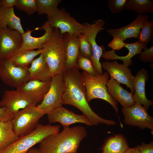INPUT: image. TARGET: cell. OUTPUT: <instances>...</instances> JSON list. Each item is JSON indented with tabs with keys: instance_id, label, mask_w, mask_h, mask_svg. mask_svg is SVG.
I'll list each match as a JSON object with an SVG mask.
<instances>
[{
	"instance_id": "1",
	"label": "cell",
	"mask_w": 153,
	"mask_h": 153,
	"mask_svg": "<svg viewBox=\"0 0 153 153\" xmlns=\"http://www.w3.org/2000/svg\"><path fill=\"white\" fill-rule=\"evenodd\" d=\"M65 88L63 97V105L74 106L81 111L92 125L99 124L109 125L110 120L100 116L92 109L86 98V90L77 68L65 70L62 73Z\"/></svg>"
},
{
	"instance_id": "2",
	"label": "cell",
	"mask_w": 153,
	"mask_h": 153,
	"mask_svg": "<svg viewBox=\"0 0 153 153\" xmlns=\"http://www.w3.org/2000/svg\"><path fill=\"white\" fill-rule=\"evenodd\" d=\"M87 135L81 126L63 128L61 132L50 134L40 143L41 153H76L81 142Z\"/></svg>"
},
{
	"instance_id": "3",
	"label": "cell",
	"mask_w": 153,
	"mask_h": 153,
	"mask_svg": "<svg viewBox=\"0 0 153 153\" xmlns=\"http://www.w3.org/2000/svg\"><path fill=\"white\" fill-rule=\"evenodd\" d=\"M42 47V53L51 77L63 73L65 70L66 58L62 35L59 29L53 28L52 37Z\"/></svg>"
},
{
	"instance_id": "4",
	"label": "cell",
	"mask_w": 153,
	"mask_h": 153,
	"mask_svg": "<svg viewBox=\"0 0 153 153\" xmlns=\"http://www.w3.org/2000/svg\"><path fill=\"white\" fill-rule=\"evenodd\" d=\"M60 126L38 124L30 133L19 138L0 153H23L48 136L59 132Z\"/></svg>"
},
{
	"instance_id": "5",
	"label": "cell",
	"mask_w": 153,
	"mask_h": 153,
	"mask_svg": "<svg viewBox=\"0 0 153 153\" xmlns=\"http://www.w3.org/2000/svg\"><path fill=\"white\" fill-rule=\"evenodd\" d=\"M82 79L86 92V98L89 103L92 99H100L110 103L118 114V109L117 102L109 93L107 84L110 75L106 71L101 75L93 76L83 71Z\"/></svg>"
},
{
	"instance_id": "6",
	"label": "cell",
	"mask_w": 153,
	"mask_h": 153,
	"mask_svg": "<svg viewBox=\"0 0 153 153\" xmlns=\"http://www.w3.org/2000/svg\"><path fill=\"white\" fill-rule=\"evenodd\" d=\"M45 115L35 105L28 106L14 114L11 120L14 131L19 137L30 133L37 127Z\"/></svg>"
},
{
	"instance_id": "7",
	"label": "cell",
	"mask_w": 153,
	"mask_h": 153,
	"mask_svg": "<svg viewBox=\"0 0 153 153\" xmlns=\"http://www.w3.org/2000/svg\"><path fill=\"white\" fill-rule=\"evenodd\" d=\"M65 88L62 73L52 77L48 92L37 107L44 114H47L62 106Z\"/></svg>"
},
{
	"instance_id": "8",
	"label": "cell",
	"mask_w": 153,
	"mask_h": 153,
	"mask_svg": "<svg viewBox=\"0 0 153 153\" xmlns=\"http://www.w3.org/2000/svg\"><path fill=\"white\" fill-rule=\"evenodd\" d=\"M27 68L16 66L8 59L0 60V78L5 84L19 89L30 80Z\"/></svg>"
},
{
	"instance_id": "9",
	"label": "cell",
	"mask_w": 153,
	"mask_h": 153,
	"mask_svg": "<svg viewBox=\"0 0 153 153\" xmlns=\"http://www.w3.org/2000/svg\"><path fill=\"white\" fill-rule=\"evenodd\" d=\"M105 24L103 19H99L94 23L90 24L88 22L83 24V33L85 34L91 44L92 50V56L91 60L97 75H102L103 73L102 64L100 61L103 52L105 51V46L98 45L96 41V38L98 33L101 30H105L103 26Z\"/></svg>"
},
{
	"instance_id": "10",
	"label": "cell",
	"mask_w": 153,
	"mask_h": 153,
	"mask_svg": "<svg viewBox=\"0 0 153 153\" xmlns=\"http://www.w3.org/2000/svg\"><path fill=\"white\" fill-rule=\"evenodd\" d=\"M47 18L45 22L52 28L59 29L62 35L66 33L79 35L83 32V24L77 22L63 8L59 9L55 14Z\"/></svg>"
},
{
	"instance_id": "11",
	"label": "cell",
	"mask_w": 153,
	"mask_h": 153,
	"mask_svg": "<svg viewBox=\"0 0 153 153\" xmlns=\"http://www.w3.org/2000/svg\"><path fill=\"white\" fill-rule=\"evenodd\" d=\"M126 125L138 127L140 129L147 128L153 133V118L148 113L146 108L142 105L135 103L129 108L123 107L121 110Z\"/></svg>"
},
{
	"instance_id": "12",
	"label": "cell",
	"mask_w": 153,
	"mask_h": 153,
	"mask_svg": "<svg viewBox=\"0 0 153 153\" xmlns=\"http://www.w3.org/2000/svg\"><path fill=\"white\" fill-rule=\"evenodd\" d=\"M22 34L6 27L0 31V60L8 59L22 47Z\"/></svg>"
},
{
	"instance_id": "13",
	"label": "cell",
	"mask_w": 153,
	"mask_h": 153,
	"mask_svg": "<svg viewBox=\"0 0 153 153\" xmlns=\"http://www.w3.org/2000/svg\"><path fill=\"white\" fill-rule=\"evenodd\" d=\"M53 28L45 22L41 27L33 30L28 29L22 34V48L26 50L41 49L42 46L52 37Z\"/></svg>"
},
{
	"instance_id": "14",
	"label": "cell",
	"mask_w": 153,
	"mask_h": 153,
	"mask_svg": "<svg viewBox=\"0 0 153 153\" xmlns=\"http://www.w3.org/2000/svg\"><path fill=\"white\" fill-rule=\"evenodd\" d=\"M36 105L18 89L5 91L0 101V107L5 108L10 113L13 115L27 107Z\"/></svg>"
},
{
	"instance_id": "15",
	"label": "cell",
	"mask_w": 153,
	"mask_h": 153,
	"mask_svg": "<svg viewBox=\"0 0 153 153\" xmlns=\"http://www.w3.org/2000/svg\"><path fill=\"white\" fill-rule=\"evenodd\" d=\"M102 67L109 74L110 78L119 83L125 84L130 89L131 93L134 92V76L128 67L124 64H119L116 60L112 62L105 61L102 64Z\"/></svg>"
},
{
	"instance_id": "16",
	"label": "cell",
	"mask_w": 153,
	"mask_h": 153,
	"mask_svg": "<svg viewBox=\"0 0 153 153\" xmlns=\"http://www.w3.org/2000/svg\"><path fill=\"white\" fill-rule=\"evenodd\" d=\"M47 117L50 123L59 122L63 128L69 127L70 125L76 123H82L90 126H93L83 114H76L62 106L47 114Z\"/></svg>"
},
{
	"instance_id": "17",
	"label": "cell",
	"mask_w": 153,
	"mask_h": 153,
	"mask_svg": "<svg viewBox=\"0 0 153 153\" xmlns=\"http://www.w3.org/2000/svg\"><path fill=\"white\" fill-rule=\"evenodd\" d=\"M149 18L147 14H138L129 24L119 28L109 29L107 31L110 35L118 37L124 41L131 38L138 39L142 26Z\"/></svg>"
},
{
	"instance_id": "18",
	"label": "cell",
	"mask_w": 153,
	"mask_h": 153,
	"mask_svg": "<svg viewBox=\"0 0 153 153\" xmlns=\"http://www.w3.org/2000/svg\"><path fill=\"white\" fill-rule=\"evenodd\" d=\"M79 35L66 33L62 35L66 58L65 70L77 68L76 61L79 55Z\"/></svg>"
},
{
	"instance_id": "19",
	"label": "cell",
	"mask_w": 153,
	"mask_h": 153,
	"mask_svg": "<svg viewBox=\"0 0 153 153\" xmlns=\"http://www.w3.org/2000/svg\"><path fill=\"white\" fill-rule=\"evenodd\" d=\"M51 79L42 81L36 80H30L18 89L27 96L36 104L42 101L50 88Z\"/></svg>"
},
{
	"instance_id": "20",
	"label": "cell",
	"mask_w": 153,
	"mask_h": 153,
	"mask_svg": "<svg viewBox=\"0 0 153 153\" xmlns=\"http://www.w3.org/2000/svg\"><path fill=\"white\" fill-rule=\"evenodd\" d=\"M148 78V71L142 68L134 76V101L135 103L143 105L147 110L151 106L153 105L152 101L148 99L146 95V82Z\"/></svg>"
},
{
	"instance_id": "21",
	"label": "cell",
	"mask_w": 153,
	"mask_h": 153,
	"mask_svg": "<svg viewBox=\"0 0 153 153\" xmlns=\"http://www.w3.org/2000/svg\"><path fill=\"white\" fill-rule=\"evenodd\" d=\"M107 86L110 95L123 107H130L135 104L133 94L124 89L116 80L112 78L109 79Z\"/></svg>"
},
{
	"instance_id": "22",
	"label": "cell",
	"mask_w": 153,
	"mask_h": 153,
	"mask_svg": "<svg viewBox=\"0 0 153 153\" xmlns=\"http://www.w3.org/2000/svg\"><path fill=\"white\" fill-rule=\"evenodd\" d=\"M147 45L141 43L138 41L134 42L131 43H125L124 47L128 50V54L124 56H120L117 55L115 53V50L104 51L101 57L106 60H116L119 59L122 60L124 65L128 67L131 65L133 61L131 59L135 55L140 54L143 49Z\"/></svg>"
},
{
	"instance_id": "23",
	"label": "cell",
	"mask_w": 153,
	"mask_h": 153,
	"mask_svg": "<svg viewBox=\"0 0 153 153\" xmlns=\"http://www.w3.org/2000/svg\"><path fill=\"white\" fill-rule=\"evenodd\" d=\"M27 69L30 80L46 81L51 79L49 68L42 53L33 60L30 67Z\"/></svg>"
},
{
	"instance_id": "24",
	"label": "cell",
	"mask_w": 153,
	"mask_h": 153,
	"mask_svg": "<svg viewBox=\"0 0 153 153\" xmlns=\"http://www.w3.org/2000/svg\"><path fill=\"white\" fill-rule=\"evenodd\" d=\"M7 27L17 30L22 34L25 32L20 18L15 14L13 7L6 8L1 6L0 7V31Z\"/></svg>"
},
{
	"instance_id": "25",
	"label": "cell",
	"mask_w": 153,
	"mask_h": 153,
	"mask_svg": "<svg viewBox=\"0 0 153 153\" xmlns=\"http://www.w3.org/2000/svg\"><path fill=\"white\" fill-rule=\"evenodd\" d=\"M42 52V49L35 50L25 49L21 47L8 60L15 65L28 68L34 58Z\"/></svg>"
},
{
	"instance_id": "26",
	"label": "cell",
	"mask_w": 153,
	"mask_h": 153,
	"mask_svg": "<svg viewBox=\"0 0 153 153\" xmlns=\"http://www.w3.org/2000/svg\"><path fill=\"white\" fill-rule=\"evenodd\" d=\"M11 120L0 121V151L17 140Z\"/></svg>"
},
{
	"instance_id": "27",
	"label": "cell",
	"mask_w": 153,
	"mask_h": 153,
	"mask_svg": "<svg viewBox=\"0 0 153 153\" xmlns=\"http://www.w3.org/2000/svg\"><path fill=\"white\" fill-rule=\"evenodd\" d=\"M128 147L125 138L117 135L108 139L103 145L102 153H123Z\"/></svg>"
},
{
	"instance_id": "28",
	"label": "cell",
	"mask_w": 153,
	"mask_h": 153,
	"mask_svg": "<svg viewBox=\"0 0 153 153\" xmlns=\"http://www.w3.org/2000/svg\"><path fill=\"white\" fill-rule=\"evenodd\" d=\"M124 9L133 11L138 14H146L153 12V1L127 0Z\"/></svg>"
},
{
	"instance_id": "29",
	"label": "cell",
	"mask_w": 153,
	"mask_h": 153,
	"mask_svg": "<svg viewBox=\"0 0 153 153\" xmlns=\"http://www.w3.org/2000/svg\"><path fill=\"white\" fill-rule=\"evenodd\" d=\"M37 6V12L39 15L46 14L50 18L55 14L59 9L57 6L61 0H36Z\"/></svg>"
},
{
	"instance_id": "30",
	"label": "cell",
	"mask_w": 153,
	"mask_h": 153,
	"mask_svg": "<svg viewBox=\"0 0 153 153\" xmlns=\"http://www.w3.org/2000/svg\"><path fill=\"white\" fill-rule=\"evenodd\" d=\"M153 37V21L148 20L142 26L138 38L140 42L147 45L152 40Z\"/></svg>"
},
{
	"instance_id": "31",
	"label": "cell",
	"mask_w": 153,
	"mask_h": 153,
	"mask_svg": "<svg viewBox=\"0 0 153 153\" xmlns=\"http://www.w3.org/2000/svg\"><path fill=\"white\" fill-rule=\"evenodd\" d=\"M77 68L81 69L88 75L93 76L97 75L91 60L80 54L79 55L76 61Z\"/></svg>"
},
{
	"instance_id": "32",
	"label": "cell",
	"mask_w": 153,
	"mask_h": 153,
	"mask_svg": "<svg viewBox=\"0 0 153 153\" xmlns=\"http://www.w3.org/2000/svg\"><path fill=\"white\" fill-rule=\"evenodd\" d=\"M15 6L29 16L31 15L37 11L36 0H16Z\"/></svg>"
},
{
	"instance_id": "33",
	"label": "cell",
	"mask_w": 153,
	"mask_h": 153,
	"mask_svg": "<svg viewBox=\"0 0 153 153\" xmlns=\"http://www.w3.org/2000/svg\"><path fill=\"white\" fill-rule=\"evenodd\" d=\"M79 54L91 60L92 56V48L87 37L82 33L79 35Z\"/></svg>"
},
{
	"instance_id": "34",
	"label": "cell",
	"mask_w": 153,
	"mask_h": 153,
	"mask_svg": "<svg viewBox=\"0 0 153 153\" xmlns=\"http://www.w3.org/2000/svg\"><path fill=\"white\" fill-rule=\"evenodd\" d=\"M127 0H108V7L111 13H118L124 9Z\"/></svg>"
},
{
	"instance_id": "35",
	"label": "cell",
	"mask_w": 153,
	"mask_h": 153,
	"mask_svg": "<svg viewBox=\"0 0 153 153\" xmlns=\"http://www.w3.org/2000/svg\"><path fill=\"white\" fill-rule=\"evenodd\" d=\"M144 51L140 54L139 58L142 62L147 63L153 61V46L148 48L147 46L143 49Z\"/></svg>"
},
{
	"instance_id": "36",
	"label": "cell",
	"mask_w": 153,
	"mask_h": 153,
	"mask_svg": "<svg viewBox=\"0 0 153 153\" xmlns=\"http://www.w3.org/2000/svg\"><path fill=\"white\" fill-rule=\"evenodd\" d=\"M112 40L108 44L109 47L114 50H119L124 47L125 43L121 38L117 37H113Z\"/></svg>"
},
{
	"instance_id": "37",
	"label": "cell",
	"mask_w": 153,
	"mask_h": 153,
	"mask_svg": "<svg viewBox=\"0 0 153 153\" xmlns=\"http://www.w3.org/2000/svg\"><path fill=\"white\" fill-rule=\"evenodd\" d=\"M140 153H153V143L146 144L143 142L140 145L135 147Z\"/></svg>"
},
{
	"instance_id": "38",
	"label": "cell",
	"mask_w": 153,
	"mask_h": 153,
	"mask_svg": "<svg viewBox=\"0 0 153 153\" xmlns=\"http://www.w3.org/2000/svg\"><path fill=\"white\" fill-rule=\"evenodd\" d=\"M14 115L10 113L5 108L0 107V121L11 120Z\"/></svg>"
},
{
	"instance_id": "39",
	"label": "cell",
	"mask_w": 153,
	"mask_h": 153,
	"mask_svg": "<svg viewBox=\"0 0 153 153\" xmlns=\"http://www.w3.org/2000/svg\"><path fill=\"white\" fill-rule=\"evenodd\" d=\"M16 0H1L2 7L6 8L13 7L16 4Z\"/></svg>"
},
{
	"instance_id": "40",
	"label": "cell",
	"mask_w": 153,
	"mask_h": 153,
	"mask_svg": "<svg viewBox=\"0 0 153 153\" xmlns=\"http://www.w3.org/2000/svg\"><path fill=\"white\" fill-rule=\"evenodd\" d=\"M23 153H41L39 148H37L32 147L27 151Z\"/></svg>"
},
{
	"instance_id": "41",
	"label": "cell",
	"mask_w": 153,
	"mask_h": 153,
	"mask_svg": "<svg viewBox=\"0 0 153 153\" xmlns=\"http://www.w3.org/2000/svg\"><path fill=\"white\" fill-rule=\"evenodd\" d=\"M123 153H140L135 147L131 148L128 147L126 150Z\"/></svg>"
},
{
	"instance_id": "42",
	"label": "cell",
	"mask_w": 153,
	"mask_h": 153,
	"mask_svg": "<svg viewBox=\"0 0 153 153\" xmlns=\"http://www.w3.org/2000/svg\"><path fill=\"white\" fill-rule=\"evenodd\" d=\"M1 0H0V7H1Z\"/></svg>"
}]
</instances>
